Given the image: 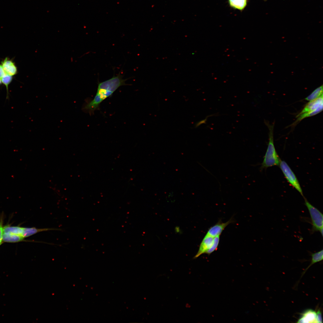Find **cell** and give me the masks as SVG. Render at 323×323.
<instances>
[{
    "label": "cell",
    "mask_w": 323,
    "mask_h": 323,
    "mask_svg": "<svg viewBox=\"0 0 323 323\" xmlns=\"http://www.w3.org/2000/svg\"><path fill=\"white\" fill-rule=\"evenodd\" d=\"M120 74L111 78L98 83L97 92L93 99L87 103L83 108L84 111L90 114L98 109L100 103L106 98L112 95L120 87L127 85L125 81Z\"/></svg>",
    "instance_id": "1"
},
{
    "label": "cell",
    "mask_w": 323,
    "mask_h": 323,
    "mask_svg": "<svg viewBox=\"0 0 323 323\" xmlns=\"http://www.w3.org/2000/svg\"><path fill=\"white\" fill-rule=\"evenodd\" d=\"M269 129V139L268 147L263 157V162L260 167L261 170L264 169L274 166L279 165L281 161L277 154L275 147L273 139V129L274 124H270L265 122Z\"/></svg>",
    "instance_id": "2"
},
{
    "label": "cell",
    "mask_w": 323,
    "mask_h": 323,
    "mask_svg": "<svg viewBox=\"0 0 323 323\" xmlns=\"http://www.w3.org/2000/svg\"><path fill=\"white\" fill-rule=\"evenodd\" d=\"M304 204L309 212L312 225L311 232L313 233L319 231L323 236V215L322 214L317 208L311 204L305 197Z\"/></svg>",
    "instance_id": "3"
},
{
    "label": "cell",
    "mask_w": 323,
    "mask_h": 323,
    "mask_svg": "<svg viewBox=\"0 0 323 323\" xmlns=\"http://www.w3.org/2000/svg\"><path fill=\"white\" fill-rule=\"evenodd\" d=\"M279 165L287 182L304 197L303 191L299 181L288 164L286 162L281 160Z\"/></svg>",
    "instance_id": "4"
},
{
    "label": "cell",
    "mask_w": 323,
    "mask_h": 323,
    "mask_svg": "<svg viewBox=\"0 0 323 323\" xmlns=\"http://www.w3.org/2000/svg\"><path fill=\"white\" fill-rule=\"evenodd\" d=\"M234 222L232 218L226 223L220 220L215 225L211 227L208 230L206 235L214 237L220 236L225 228L230 223Z\"/></svg>",
    "instance_id": "5"
},
{
    "label": "cell",
    "mask_w": 323,
    "mask_h": 323,
    "mask_svg": "<svg viewBox=\"0 0 323 323\" xmlns=\"http://www.w3.org/2000/svg\"><path fill=\"white\" fill-rule=\"evenodd\" d=\"M214 240V237L205 235L199 246V249L194 258H196L205 252L211 247Z\"/></svg>",
    "instance_id": "6"
},
{
    "label": "cell",
    "mask_w": 323,
    "mask_h": 323,
    "mask_svg": "<svg viewBox=\"0 0 323 323\" xmlns=\"http://www.w3.org/2000/svg\"><path fill=\"white\" fill-rule=\"evenodd\" d=\"M1 64L7 74L13 76L17 74V67L12 60L6 57L1 62Z\"/></svg>",
    "instance_id": "7"
},
{
    "label": "cell",
    "mask_w": 323,
    "mask_h": 323,
    "mask_svg": "<svg viewBox=\"0 0 323 323\" xmlns=\"http://www.w3.org/2000/svg\"><path fill=\"white\" fill-rule=\"evenodd\" d=\"M316 313L312 310H306L302 314L297 323H317Z\"/></svg>",
    "instance_id": "8"
},
{
    "label": "cell",
    "mask_w": 323,
    "mask_h": 323,
    "mask_svg": "<svg viewBox=\"0 0 323 323\" xmlns=\"http://www.w3.org/2000/svg\"><path fill=\"white\" fill-rule=\"evenodd\" d=\"M323 104V95L314 100L310 101L304 107L302 110L298 115L313 111Z\"/></svg>",
    "instance_id": "9"
},
{
    "label": "cell",
    "mask_w": 323,
    "mask_h": 323,
    "mask_svg": "<svg viewBox=\"0 0 323 323\" xmlns=\"http://www.w3.org/2000/svg\"><path fill=\"white\" fill-rule=\"evenodd\" d=\"M60 230V229L53 228H37L35 227H23L22 236L24 238L36 234L37 233L50 230Z\"/></svg>",
    "instance_id": "10"
},
{
    "label": "cell",
    "mask_w": 323,
    "mask_h": 323,
    "mask_svg": "<svg viewBox=\"0 0 323 323\" xmlns=\"http://www.w3.org/2000/svg\"><path fill=\"white\" fill-rule=\"evenodd\" d=\"M22 236L9 233L3 232L2 235L3 241L8 243H16L24 240Z\"/></svg>",
    "instance_id": "11"
},
{
    "label": "cell",
    "mask_w": 323,
    "mask_h": 323,
    "mask_svg": "<svg viewBox=\"0 0 323 323\" xmlns=\"http://www.w3.org/2000/svg\"><path fill=\"white\" fill-rule=\"evenodd\" d=\"M322 110L323 104H321L316 109L313 111L304 113L299 115H297L296 117L297 118L296 120L293 123L292 125L293 126H295L304 118L316 115L322 112Z\"/></svg>",
    "instance_id": "12"
},
{
    "label": "cell",
    "mask_w": 323,
    "mask_h": 323,
    "mask_svg": "<svg viewBox=\"0 0 323 323\" xmlns=\"http://www.w3.org/2000/svg\"><path fill=\"white\" fill-rule=\"evenodd\" d=\"M228 2L232 8L242 11L246 6L247 0H228Z\"/></svg>",
    "instance_id": "13"
},
{
    "label": "cell",
    "mask_w": 323,
    "mask_h": 323,
    "mask_svg": "<svg viewBox=\"0 0 323 323\" xmlns=\"http://www.w3.org/2000/svg\"><path fill=\"white\" fill-rule=\"evenodd\" d=\"M323 249H322L319 252L314 253H312L311 254V260L310 263L305 270L304 271L303 273V274L302 275L305 273V272L306 271V270L312 265L317 262L321 261L323 260Z\"/></svg>",
    "instance_id": "14"
},
{
    "label": "cell",
    "mask_w": 323,
    "mask_h": 323,
    "mask_svg": "<svg viewBox=\"0 0 323 323\" xmlns=\"http://www.w3.org/2000/svg\"><path fill=\"white\" fill-rule=\"evenodd\" d=\"M23 232V227L19 226H11L7 225L3 228V232L9 233L22 236Z\"/></svg>",
    "instance_id": "15"
},
{
    "label": "cell",
    "mask_w": 323,
    "mask_h": 323,
    "mask_svg": "<svg viewBox=\"0 0 323 323\" xmlns=\"http://www.w3.org/2000/svg\"><path fill=\"white\" fill-rule=\"evenodd\" d=\"M323 95V86H320L314 90L305 98L307 100L311 101L316 99Z\"/></svg>",
    "instance_id": "16"
},
{
    "label": "cell",
    "mask_w": 323,
    "mask_h": 323,
    "mask_svg": "<svg viewBox=\"0 0 323 323\" xmlns=\"http://www.w3.org/2000/svg\"><path fill=\"white\" fill-rule=\"evenodd\" d=\"M13 78V76L7 74H6L5 76L1 78L2 83L5 86L6 88L7 91V99H8L9 98L8 86L9 85L12 81Z\"/></svg>",
    "instance_id": "17"
},
{
    "label": "cell",
    "mask_w": 323,
    "mask_h": 323,
    "mask_svg": "<svg viewBox=\"0 0 323 323\" xmlns=\"http://www.w3.org/2000/svg\"><path fill=\"white\" fill-rule=\"evenodd\" d=\"M220 240V236H216L214 237L213 244L211 248L205 252L208 255H210L213 252L216 251L217 249Z\"/></svg>",
    "instance_id": "18"
},
{
    "label": "cell",
    "mask_w": 323,
    "mask_h": 323,
    "mask_svg": "<svg viewBox=\"0 0 323 323\" xmlns=\"http://www.w3.org/2000/svg\"><path fill=\"white\" fill-rule=\"evenodd\" d=\"M3 217H0V246L2 243L3 234Z\"/></svg>",
    "instance_id": "19"
},
{
    "label": "cell",
    "mask_w": 323,
    "mask_h": 323,
    "mask_svg": "<svg viewBox=\"0 0 323 323\" xmlns=\"http://www.w3.org/2000/svg\"><path fill=\"white\" fill-rule=\"evenodd\" d=\"M316 313V321L317 323H322V315L321 311L318 310Z\"/></svg>",
    "instance_id": "20"
},
{
    "label": "cell",
    "mask_w": 323,
    "mask_h": 323,
    "mask_svg": "<svg viewBox=\"0 0 323 323\" xmlns=\"http://www.w3.org/2000/svg\"><path fill=\"white\" fill-rule=\"evenodd\" d=\"M6 74H7L5 72L1 64H0V78H1Z\"/></svg>",
    "instance_id": "21"
},
{
    "label": "cell",
    "mask_w": 323,
    "mask_h": 323,
    "mask_svg": "<svg viewBox=\"0 0 323 323\" xmlns=\"http://www.w3.org/2000/svg\"><path fill=\"white\" fill-rule=\"evenodd\" d=\"M2 83L1 81V78H0V85H1Z\"/></svg>",
    "instance_id": "22"
},
{
    "label": "cell",
    "mask_w": 323,
    "mask_h": 323,
    "mask_svg": "<svg viewBox=\"0 0 323 323\" xmlns=\"http://www.w3.org/2000/svg\"><path fill=\"white\" fill-rule=\"evenodd\" d=\"M263 0V1H267V0Z\"/></svg>",
    "instance_id": "23"
}]
</instances>
